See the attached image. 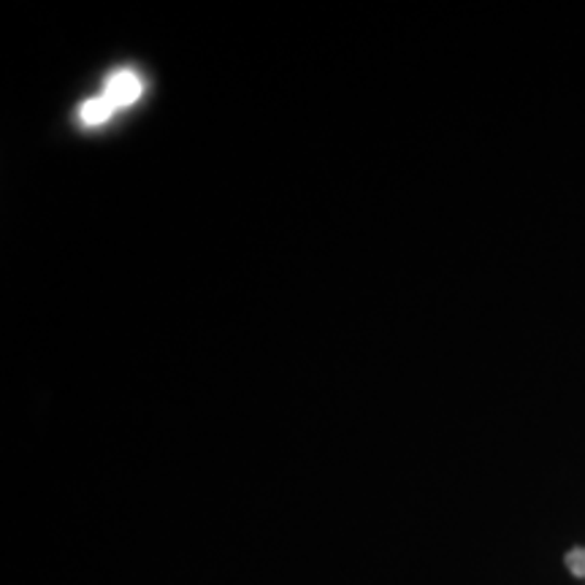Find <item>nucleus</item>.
<instances>
[{
    "mask_svg": "<svg viewBox=\"0 0 585 585\" xmlns=\"http://www.w3.org/2000/svg\"><path fill=\"white\" fill-rule=\"evenodd\" d=\"M114 112V106L109 103V98H92V101H87L85 106H81V119H85L87 125H98L103 123V119H109V114Z\"/></svg>",
    "mask_w": 585,
    "mask_h": 585,
    "instance_id": "2",
    "label": "nucleus"
},
{
    "mask_svg": "<svg viewBox=\"0 0 585 585\" xmlns=\"http://www.w3.org/2000/svg\"><path fill=\"white\" fill-rule=\"evenodd\" d=\"M567 567H570V572L575 577H585V548L570 550V554H567Z\"/></svg>",
    "mask_w": 585,
    "mask_h": 585,
    "instance_id": "3",
    "label": "nucleus"
},
{
    "mask_svg": "<svg viewBox=\"0 0 585 585\" xmlns=\"http://www.w3.org/2000/svg\"><path fill=\"white\" fill-rule=\"evenodd\" d=\"M139 92H141V85L133 74H117L106 87V98L114 109L133 103L136 98H139Z\"/></svg>",
    "mask_w": 585,
    "mask_h": 585,
    "instance_id": "1",
    "label": "nucleus"
}]
</instances>
